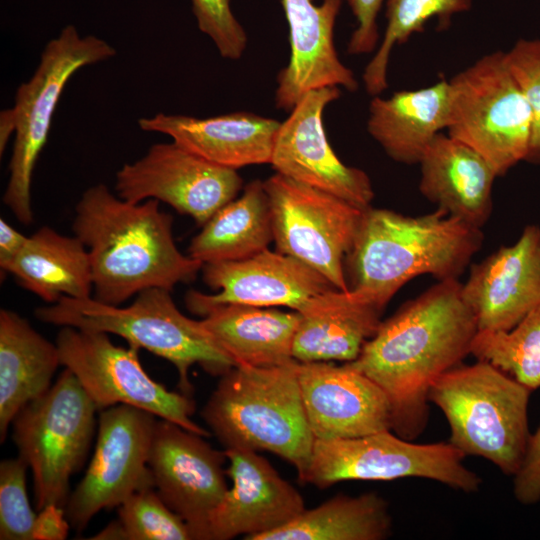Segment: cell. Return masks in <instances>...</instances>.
Listing matches in <instances>:
<instances>
[{
	"instance_id": "8992f818",
	"label": "cell",
	"mask_w": 540,
	"mask_h": 540,
	"mask_svg": "<svg viewBox=\"0 0 540 540\" xmlns=\"http://www.w3.org/2000/svg\"><path fill=\"white\" fill-rule=\"evenodd\" d=\"M531 390L489 362L458 365L431 386L428 400L444 413L449 442L466 455L483 457L502 473L519 470L530 437Z\"/></svg>"
},
{
	"instance_id": "83f0119b",
	"label": "cell",
	"mask_w": 540,
	"mask_h": 540,
	"mask_svg": "<svg viewBox=\"0 0 540 540\" xmlns=\"http://www.w3.org/2000/svg\"><path fill=\"white\" fill-rule=\"evenodd\" d=\"M8 273L47 303L61 297H92L93 280L88 250L77 237L42 227L28 240Z\"/></svg>"
},
{
	"instance_id": "44dd1931",
	"label": "cell",
	"mask_w": 540,
	"mask_h": 540,
	"mask_svg": "<svg viewBox=\"0 0 540 540\" xmlns=\"http://www.w3.org/2000/svg\"><path fill=\"white\" fill-rule=\"evenodd\" d=\"M342 0H282L289 27L290 58L277 76L275 103L291 111L309 91L343 87L354 92L358 82L339 59L334 27Z\"/></svg>"
},
{
	"instance_id": "d6986e66",
	"label": "cell",
	"mask_w": 540,
	"mask_h": 540,
	"mask_svg": "<svg viewBox=\"0 0 540 540\" xmlns=\"http://www.w3.org/2000/svg\"><path fill=\"white\" fill-rule=\"evenodd\" d=\"M232 487L209 516V537L229 540L273 531L305 510L301 494L257 451L225 449Z\"/></svg>"
},
{
	"instance_id": "ba28073f",
	"label": "cell",
	"mask_w": 540,
	"mask_h": 540,
	"mask_svg": "<svg viewBox=\"0 0 540 540\" xmlns=\"http://www.w3.org/2000/svg\"><path fill=\"white\" fill-rule=\"evenodd\" d=\"M115 54L104 39L82 36L75 26L67 25L45 45L33 75L19 85L11 107L16 130L3 202L22 224L33 221L32 175L66 84L81 68Z\"/></svg>"
},
{
	"instance_id": "7a4b0ae2",
	"label": "cell",
	"mask_w": 540,
	"mask_h": 540,
	"mask_svg": "<svg viewBox=\"0 0 540 540\" xmlns=\"http://www.w3.org/2000/svg\"><path fill=\"white\" fill-rule=\"evenodd\" d=\"M172 224L158 200L127 201L104 184L86 189L72 227L89 253L93 298L119 306L145 289L192 281L203 263L178 250Z\"/></svg>"
},
{
	"instance_id": "ab89813d",
	"label": "cell",
	"mask_w": 540,
	"mask_h": 540,
	"mask_svg": "<svg viewBox=\"0 0 540 540\" xmlns=\"http://www.w3.org/2000/svg\"><path fill=\"white\" fill-rule=\"evenodd\" d=\"M27 240V236L20 233L5 220H0V267L4 272H8Z\"/></svg>"
},
{
	"instance_id": "484cf974",
	"label": "cell",
	"mask_w": 540,
	"mask_h": 540,
	"mask_svg": "<svg viewBox=\"0 0 540 540\" xmlns=\"http://www.w3.org/2000/svg\"><path fill=\"white\" fill-rule=\"evenodd\" d=\"M300 318L297 311L224 304L207 310L200 321L236 366L273 367L295 361L292 346Z\"/></svg>"
},
{
	"instance_id": "7402d4cb",
	"label": "cell",
	"mask_w": 540,
	"mask_h": 540,
	"mask_svg": "<svg viewBox=\"0 0 540 540\" xmlns=\"http://www.w3.org/2000/svg\"><path fill=\"white\" fill-rule=\"evenodd\" d=\"M280 124L245 111L206 118L157 113L138 120L143 131L165 134L186 150L234 170L270 164Z\"/></svg>"
},
{
	"instance_id": "4316f807",
	"label": "cell",
	"mask_w": 540,
	"mask_h": 540,
	"mask_svg": "<svg viewBox=\"0 0 540 540\" xmlns=\"http://www.w3.org/2000/svg\"><path fill=\"white\" fill-rule=\"evenodd\" d=\"M58 347L17 313L0 311V442L16 414L51 386Z\"/></svg>"
},
{
	"instance_id": "d6a6232c",
	"label": "cell",
	"mask_w": 540,
	"mask_h": 540,
	"mask_svg": "<svg viewBox=\"0 0 540 540\" xmlns=\"http://www.w3.org/2000/svg\"><path fill=\"white\" fill-rule=\"evenodd\" d=\"M91 539L190 540L191 530L161 499L154 487L139 490L118 506V519Z\"/></svg>"
},
{
	"instance_id": "5bb4252c",
	"label": "cell",
	"mask_w": 540,
	"mask_h": 540,
	"mask_svg": "<svg viewBox=\"0 0 540 540\" xmlns=\"http://www.w3.org/2000/svg\"><path fill=\"white\" fill-rule=\"evenodd\" d=\"M237 170L210 162L171 143L153 144L138 160L116 173L115 190L124 200L165 202L204 225L235 199L242 187Z\"/></svg>"
},
{
	"instance_id": "8d00e7d4",
	"label": "cell",
	"mask_w": 540,
	"mask_h": 540,
	"mask_svg": "<svg viewBox=\"0 0 540 540\" xmlns=\"http://www.w3.org/2000/svg\"><path fill=\"white\" fill-rule=\"evenodd\" d=\"M356 18L357 26L347 46V52L361 55L372 52L379 39L377 15L383 0H347Z\"/></svg>"
},
{
	"instance_id": "74e56055",
	"label": "cell",
	"mask_w": 540,
	"mask_h": 540,
	"mask_svg": "<svg viewBox=\"0 0 540 540\" xmlns=\"http://www.w3.org/2000/svg\"><path fill=\"white\" fill-rule=\"evenodd\" d=\"M513 492L523 505L540 501V425L530 434L524 459L514 475Z\"/></svg>"
},
{
	"instance_id": "f1b7e54d",
	"label": "cell",
	"mask_w": 540,
	"mask_h": 540,
	"mask_svg": "<svg viewBox=\"0 0 540 540\" xmlns=\"http://www.w3.org/2000/svg\"><path fill=\"white\" fill-rule=\"evenodd\" d=\"M272 240L267 194L263 182L254 180L203 225L188 255L203 264L242 260L268 249Z\"/></svg>"
},
{
	"instance_id": "603a6c76",
	"label": "cell",
	"mask_w": 540,
	"mask_h": 540,
	"mask_svg": "<svg viewBox=\"0 0 540 540\" xmlns=\"http://www.w3.org/2000/svg\"><path fill=\"white\" fill-rule=\"evenodd\" d=\"M419 190L447 214L481 228L492 210V188L497 174L469 145L439 133L424 151Z\"/></svg>"
},
{
	"instance_id": "52a82bcc",
	"label": "cell",
	"mask_w": 540,
	"mask_h": 540,
	"mask_svg": "<svg viewBox=\"0 0 540 540\" xmlns=\"http://www.w3.org/2000/svg\"><path fill=\"white\" fill-rule=\"evenodd\" d=\"M98 411L71 370L65 368L40 397L14 417L12 438L18 457L30 468L37 511L64 508L70 478L85 462Z\"/></svg>"
},
{
	"instance_id": "ac0fdd59",
	"label": "cell",
	"mask_w": 540,
	"mask_h": 540,
	"mask_svg": "<svg viewBox=\"0 0 540 540\" xmlns=\"http://www.w3.org/2000/svg\"><path fill=\"white\" fill-rule=\"evenodd\" d=\"M302 402L315 439H344L391 430L385 393L348 362H298Z\"/></svg>"
},
{
	"instance_id": "d590c367",
	"label": "cell",
	"mask_w": 540,
	"mask_h": 540,
	"mask_svg": "<svg viewBox=\"0 0 540 540\" xmlns=\"http://www.w3.org/2000/svg\"><path fill=\"white\" fill-rule=\"evenodd\" d=\"M199 30L215 44L219 54L238 60L247 46V34L234 16L230 0H191Z\"/></svg>"
},
{
	"instance_id": "9c48e42d",
	"label": "cell",
	"mask_w": 540,
	"mask_h": 540,
	"mask_svg": "<svg viewBox=\"0 0 540 540\" xmlns=\"http://www.w3.org/2000/svg\"><path fill=\"white\" fill-rule=\"evenodd\" d=\"M449 86V136L480 153L497 176L526 160L532 116L504 52L481 57L456 74Z\"/></svg>"
},
{
	"instance_id": "5b68a950",
	"label": "cell",
	"mask_w": 540,
	"mask_h": 540,
	"mask_svg": "<svg viewBox=\"0 0 540 540\" xmlns=\"http://www.w3.org/2000/svg\"><path fill=\"white\" fill-rule=\"evenodd\" d=\"M170 291L153 287L138 293L126 307L105 304L90 297H61L50 306L35 310L38 320L57 326L101 331L126 339L172 363L178 371L179 387L188 395V373L199 364L206 372L222 376L234 361L213 341L201 324L182 314Z\"/></svg>"
},
{
	"instance_id": "e575fe53",
	"label": "cell",
	"mask_w": 540,
	"mask_h": 540,
	"mask_svg": "<svg viewBox=\"0 0 540 540\" xmlns=\"http://www.w3.org/2000/svg\"><path fill=\"white\" fill-rule=\"evenodd\" d=\"M504 60L527 101L532 116L526 160L540 164V39L517 41Z\"/></svg>"
},
{
	"instance_id": "f546056e",
	"label": "cell",
	"mask_w": 540,
	"mask_h": 540,
	"mask_svg": "<svg viewBox=\"0 0 540 540\" xmlns=\"http://www.w3.org/2000/svg\"><path fill=\"white\" fill-rule=\"evenodd\" d=\"M391 527L388 504L378 494H338L253 540H382Z\"/></svg>"
},
{
	"instance_id": "1f68e13d",
	"label": "cell",
	"mask_w": 540,
	"mask_h": 540,
	"mask_svg": "<svg viewBox=\"0 0 540 540\" xmlns=\"http://www.w3.org/2000/svg\"><path fill=\"white\" fill-rule=\"evenodd\" d=\"M470 354L499 368L531 391L540 388V308L510 330L478 331Z\"/></svg>"
},
{
	"instance_id": "9a60e30c",
	"label": "cell",
	"mask_w": 540,
	"mask_h": 540,
	"mask_svg": "<svg viewBox=\"0 0 540 540\" xmlns=\"http://www.w3.org/2000/svg\"><path fill=\"white\" fill-rule=\"evenodd\" d=\"M174 422L156 421L148 466L164 503L188 525L193 539H210L211 512L228 490L225 451Z\"/></svg>"
},
{
	"instance_id": "7c38bea8",
	"label": "cell",
	"mask_w": 540,
	"mask_h": 540,
	"mask_svg": "<svg viewBox=\"0 0 540 540\" xmlns=\"http://www.w3.org/2000/svg\"><path fill=\"white\" fill-rule=\"evenodd\" d=\"M56 345L61 365L73 372L98 411L130 405L190 432L210 436L191 419L195 405L188 395L167 390L144 371L139 348L116 346L105 332L71 326L61 327Z\"/></svg>"
},
{
	"instance_id": "e0dca14e",
	"label": "cell",
	"mask_w": 540,
	"mask_h": 540,
	"mask_svg": "<svg viewBox=\"0 0 540 540\" xmlns=\"http://www.w3.org/2000/svg\"><path fill=\"white\" fill-rule=\"evenodd\" d=\"M339 97V87L307 92L281 122L270 164L276 173L365 210L374 198L370 178L363 170L340 161L323 124L325 108Z\"/></svg>"
},
{
	"instance_id": "836d02e7",
	"label": "cell",
	"mask_w": 540,
	"mask_h": 540,
	"mask_svg": "<svg viewBox=\"0 0 540 540\" xmlns=\"http://www.w3.org/2000/svg\"><path fill=\"white\" fill-rule=\"evenodd\" d=\"M28 466L19 457L0 463V539L34 540L38 513L26 489Z\"/></svg>"
},
{
	"instance_id": "ffe728a7",
	"label": "cell",
	"mask_w": 540,
	"mask_h": 540,
	"mask_svg": "<svg viewBox=\"0 0 540 540\" xmlns=\"http://www.w3.org/2000/svg\"><path fill=\"white\" fill-rule=\"evenodd\" d=\"M478 331H507L540 308V227L528 225L519 239L473 264L462 284Z\"/></svg>"
},
{
	"instance_id": "f35d334b",
	"label": "cell",
	"mask_w": 540,
	"mask_h": 540,
	"mask_svg": "<svg viewBox=\"0 0 540 540\" xmlns=\"http://www.w3.org/2000/svg\"><path fill=\"white\" fill-rule=\"evenodd\" d=\"M69 525L64 508L47 506L38 511L34 540H63L67 537Z\"/></svg>"
},
{
	"instance_id": "6da1fadb",
	"label": "cell",
	"mask_w": 540,
	"mask_h": 540,
	"mask_svg": "<svg viewBox=\"0 0 540 540\" xmlns=\"http://www.w3.org/2000/svg\"><path fill=\"white\" fill-rule=\"evenodd\" d=\"M478 326L458 279L438 281L404 303L363 346L352 367L385 393L391 431L417 438L428 421V394L470 354Z\"/></svg>"
},
{
	"instance_id": "2e32d148",
	"label": "cell",
	"mask_w": 540,
	"mask_h": 540,
	"mask_svg": "<svg viewBox=\"0 0 540 540\" xmlns=\"http://www.w3.org/2000/svg\"><path fill=\"white\" fill-rule=\"evenodd\" d=\"M202 270L204 282L219 292L187 293V308L200 316L224 304L284 306L302 314L322 296L339 290L304 262L269 249L242 260L205 263Z\"/></svg>"
},
{
	"instance_id": "4dcf8cb0",
	"label": "cell",
	"mask_w": 540,
	"mask_h": 540,
	"mask_svg": "<svg viewBox=\"0 0 540 540\" xmlns=\"http://www.w3.org/2000/svg\"><path fill=\"white\" fill-rule=\"evenodd\" d=\"M471 5L472 0H387L384 37L362 76L368 94L376 96L387 88V69L395 45L422 32L431 18L447 26L452 15L469 10Z\"/></svg>"
},
{
	"instance_id": "277c9868",
	"label": "cell",
	"mask_w": 540,
	"mask_h": 540,
	"mask_svg": "<svg viewBox=\"0 0 540 540\" xmlns=\"http://www.w3.org/2000/svg\"><path fill=\"white\" fill-rule=\"evenodd\" d=\"M297 361L273 367L237 365L221 376L201 415L225 449L276 454L301 481L315 437L305 414Z\"/></svg>"
},
{
	"instance_id": "3957f363",
	"label": "cell",
	"mask_w": 540,
	"mask_h": 540,
	"mask_svg": "<svg viewBox=\"0 0 540 540\" xmlns=\"http://www.w3.org/2000/svg\"><path fill=\"white\" fill-rule=\"evenodd\" d=\"M479 228L437 208L406 216L388 209L363 211L354 245L345 260L349 289L362 291L385 308L402 286L428 274L458 279L481 248Z\"/></svg>"
},
{
	"instance_id": "cb8c5ba5",
	"label": "cell",
	"mask_w": 540,
	"mask_h": 540,
	"mask_svg": "<svg viewBox=\"0 0 540 540\" xmlns=\"http://www.w3.org/2000/svg\"><path fill=\"white\" fill-rule=\"evenodd\" d=\"M383 310L365 292H329L300 313L293 358L298 362L354 361L378 330Z\"/></svg>"
},
{
	"instance_id": "d4e9b609",
	"label": "cell",
	"mask_w": 540,
	"mask_h": 540,
	"mask_svg": "<svg viewBox=\"0 0 540 540\" xmlns=\"http://www.w3.org/2000/svg\"><path fill=\"white\" fill-rule=\"evenodd\" d=\"M450 115L449 81L397 91L388 98L374 96L369 105L367 130L393 160L419 163L424 151Z\"/></svg>"
},
{
	"instance_id": "30bf717a",
	"label": "cell",
	"mask_w": 540,
	"mask_h": 540,
	"mask_svg": "<svg viewBox=\"0 0 540 540\" xmlns=\"http://www.w3.org/2000/svg\"><path fill=\"white\" fill-rule=\"evenodd\" d=\"M465 454L450 442L416 444L391 430L344 439H315L301 482L319 489L347 480L391 481L420 477L472 493L481 478L463 464Z\"/></svg>"
},
{
	"instance_id": "8fae6325",
	"label": "cell",
	"mask_w": 540,
	"mask_h": 540,
	"mask_svg": "<svg viewBox=\"0 0 540 540\" xmlns=\"http://www.w3.org/2000/svg\"><path fill=\"white\" fill-rule=\"evenodd\" d=\"M263 184L278 252L304 262L337 289L348 291L345 260L364 210L279 173Z\"/></svg>"
},
{
	"instance_id": "60d3db41",
	"label": "cell",
	"mask_w": 540,
	"mask_h": 540,
	"mask_svg": "<svg viewBox=\"0 0 540 540\" xmlns=\"http://www.w3.org/2000/svg\"><path fill=\"white\" fill-rule=\"evenodd\" d=\"M16 125L12 108L1 111L0 114V153L5 150L12 134H15Z\"/></svg>"
},
{
	"instance_id": "4fadbf2b",
	"label": "cell",
	"mask_w": 540,
	"mask_h": 540,
	"mask_svg": "<svg viewBox=\"0 0 540 540\" xmlns=\"http://www.w3.org/2000/svg\"><path fill=\"white\" fill-rule=\"evenodd\" d=\"M99 412L93 457L64 507L70 526L78 532L101 510L118 507L133 493L154 487L148 458L156 416L125 404Z\"/></svg>"
}]
</instances>
